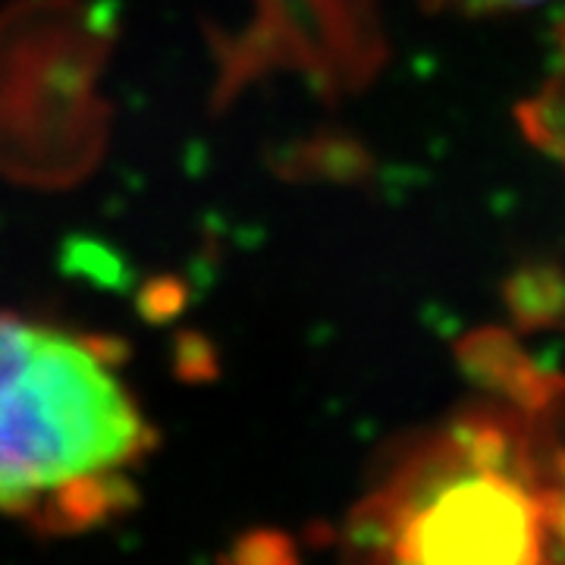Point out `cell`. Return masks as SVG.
Returning <instances> with one entry per match:
<instances>
[{
  "instance_id": "6da1fadb",
  "label": "cell",
  "mask_w": 565,
  "mask_h": 565,
  "mask_svg": "<svg viewBox=\"0 0 565 565\" xmlns=\"http://www.w3.org/2000/svg\"><path fill=\"white\" fill-rule=\"evenodd\" d=\"M151 446L117 340L0 315V512L98 525L132 500Z\"/></svg>"
},
{
  "instance_id": "7a4b0ae2",
  "label": "cell",
  "mask_w": 565,
  "mask_h": 565,
  "mask_svg": "<svg viewBox=\"0 0 565 565\" xmlns=\"http://www.w3.org/2000/svg\"><path fill=\"white\" fill-rule=\"evenodd\" d=\"M377 565H563V456L503 422L456 424L371 505Z\"/></svg>"
},
{
  "instance_id": "3957f363",
  "label": "cell",
  "mask_w": 565,
  "mask_h": 565,
  "mask_svg": "<svg viewBox=\"0 0 565 565\" xmlns=\"http://www.w3.org/2000/svg\"><path fill=\"white\" fill-rule=\"evenodd\" d=\"M110 47L114 20L95 0H13L0 10V180L66 189L102 163Z\"/></svg>"
},
{
  "instance_id": "277c9868",
  "label": "cell",
  "mask_w": 565,
  "mask_h": 565,
  "mask_svg": "<svg viewBox=\"0 0 565 565\" xmlns=\"http://www.w3.org/2000/svg\"><path fill=\"white\" fill-rule=\"evenodd\" d=\"M525 136L565 170V22L553 41V57L541 85L522 107Z\"/></svg>"
},
{
  "instance_id": "5b68a950",
  "label": "cell",
  "mask_w": 565,
  "mask_h": 565,
  "mask_svg": "<svg viewBox=\"0 0 565 565\" xmlns=\"http://www.w3.org/2000/svg\"><path fill=\"white\" fill-rule=\"evenodd\" d=\"M449 7L471 10V13H490V10H515V7H531L541 0H446Z\"/></svg>"
}]
</instances>
